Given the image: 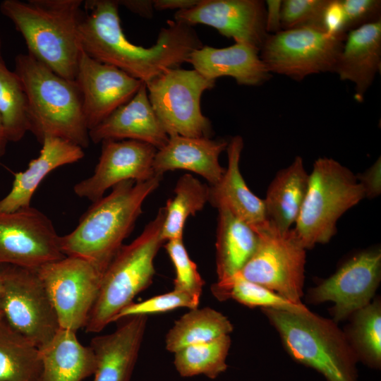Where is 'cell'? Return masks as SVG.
I'll use <instances>...</instances> for the list:
<instances>
[{"instance_id":"6da1fadb","label":"cell","mask_w":381,"mask_h":381,"mask_svg":"<svg viewBox=\"0 0 381 381\" xmlns=\"http://www.w3.org/2000/svg\"><path fill=\"white\" fill-rule=\"evenodd\" d=\"M117 0H88L78 29L82 51L92 59L115 66L145 84L187 62L202 47L195 30L175 20L167 21L156 43L138 46L126 37L121 25Z\"/></svg>"},{"instance_id":"7a4b0ae2","label":"cell","mask_w":381,"mask_h":381,"mask_svg":"<svg viewBox=\"0 0 381 381\" xmlns=\"http://www.w3.org/2000/svg\"><path fill=\"white\" fill-rule=\"evenodd\" d=\"M163 176L149 180L125 181L94 202L69 234L60 236L65 256L83 259L103 274L131 233L145 200L159 186Z\"/></svg>"},{"instance_id":"3957f363","label":"cell","mask_w":381,"mask_h":381,"mask_svg":"<svg viewBox=\"0 0 381 381\" xmlns=\"http://www.w3.org/2000/svg\"><path fill=\"white\" fill-rule=\"evenodd\" d=\"M82 0H4L1 13L23 36L28 54L58 75L75 80L80 48Z\"/></svg>"},{"instance_id":"277c9868","label":"cell","mask_w":381,"mask_h":381,"mask_svg":"<svg viewBox=\"0 0 381 381\" xmlns=\"http://www.w3.org/2000/svg\"><path fill=\"white\" fill-rule=\"evenodd\" d=\"M13 71L25 89L30 131L37 139L41 143L44 137L54 136L87 147L89 130L76 82L58 75L28 53L16 56Z\"/></svg>"},{"instance_id":"5b68a950","label":"cell","mask_w":381,"mask_h":381,"mask_svg":"<svg viewBox=\"0 0 381 381\" xmlns=\"http://www.w3.org/2000/svg\"><path fill=\"white\" fill-rule=\"evenodd\" d=\"M262 310L296 361L315 369L327 381H357L358 357L337 322L309 309Z\"/></svg>"},{"instance_id":"8992f818","label":"cell","mask_w":381,"mask_h":381,"mask_svg":"<svg viewBox=\"0 0 381 381\" xmlns=\"http://www.w3.org/2000/svg\"><path fill=\"white\" fill-rule=\"evenodd\" d=\"M164 217V207H160L142 233L115 254L102 275L97 298L85 327L86 332L103 330L152 284L155 274L154 260L164 243L161 237Z\"/></svg>"},{"instance_id":"52a82bcc","label":"cell","mask_w":381,"mask_h":381,"mask_svg":"<svg viewBox=\"0 0 381 381\" xmlns=\"http://www.w3.org/2000/svg\"><path fill=\"white\" fill-rule=\"evenodd\" d=\"M365 198L356 176L334 159L320 157L309 174L308 185L292 229L307 250L329 242L339 219Z\"/></svg>"},{"instance_id":"ba28073f","label":"cell","mask_w":381,"mask_h":381,"mask_svg":"<svg viewBox=\"0 0 381 381\" xmlns=\"http://www.w3.org/2000/svg\"><path fill=\"white\" fill-rule=\"evenodd\" d=\"M215 82L194 69L176 68L145 84L151 106L169 137L211 138V122L202 113L200 100Z\"/></svg>"},{"instance_id":"9c48e42d","label":"cell","mask_w":381,"mask_h":381,"mask_svg":"<svg viewBox=\"0 0 381 381\" xmlns=\"http://www.w3.org/2000/svg\"><path fill=\"white\" fill-rule=\"evenodd\" d=\"M255 231L256 249L238 274L295 304H303L306 249L292 229L282 232L267 222Z\"/></svg>"},{"instance_id":"30bf717a","label":"cell","mask_w":381,"mask_h":381,"mask_svg":"<svg viewBox=\"0 0 381 381\" xmlns=\"http://www.w3.org/2000/svg\"><path fill=\"white\" fill-rule=\"evenodd\" d=\"M345 39L319 27L302 26L268 35L259 54L271 74L300 81L312 74L334 73Z\"/></svg>"},{"instance_id":"8fae6325","label":"cell","mask_w":381,"mask_h":381,"mask_svg":"<svg viewBox=\"0 0 381 381\" xmlns=\"http://www.w3.org/2000/svg\"><path fill=\"white\" fill-rule=\"evenodd\" d=\"M4 319L38 349L61 328L49 296L36 270L0 265Z\"/></svg>"},{"instance_id":"7c38bea8","label":"cell","mask_w":381,"mask_h":381,"mask_svg":"<svg viewBox=\"0 0 381 381\" xmlns=\"http://www.w3.org/2000/svg\"><path fill=\"white\" fill-rule=\"evenodd\" d=\"M36 272L49 296L61 328L76 332L85 327L103 273L83 259L67 256L42 265Z\"/></svg>"},{"instance_id":"4fadbf2b","label":"cell","mask_w":381,"mask_h":381,"mask_svg":"<svg viewBox=\"0 0 381 381\" xmlns=\"http://www.w3.org/2000/svg\"><path fill=\"white\" fill-rule=\"evenodd\" d=\"M66 256L51 219L32 206L0 210V265L36 270Z\"/></svg>"},{"instance_id":"5bb4252c","label":"cell","mask_w":381,"mask_h":381,"mask_svg":"<svg viewBox=\"0 0 381 381\" xmlns=\"http://www.w3.org/2000/svg\"><path fill=\"white\" fill-rule=\"evenodd\" d=\"M380 279V248L368 249L352 256L310 289L308 299L313 303H334L332 320L337 323L371 302Z\"/></svg>"},{"instance_id":"9a60e30c","label":"cell","mask_w":381,"mask_h":381,"mask_svg":"<svg viewBox=\"0 0 381 381\" xmlns=\"http://www.w3.org/2000/svg\"><path fill=\"white\" fill-rule=\"evenodd\" d=\"M102 144L94 173L73 187L78 197L94 202L123 181L142 182L155 175L153 161L157 150L152 145L132 140H108Z\"/></svg>"},{"instance_id":"2e32d148","label":"cell","mask_w":381,"mask_h":381,"mask_svg":"<svg viewBox=\"0 0 381 381\" xmlns=\"http://www.w3.org/2000/svg\"><path fill=\"white\" fill-rule=\"evenodd\" d=\"M266 7L260 0H200L195 6L176 11L174 20L189 26L202 24L216 29L236 43L260 50L269 35Z\"/></svg>"},{"instance_id":"e0dca14e","label":"cell","mask_w":381,"mask_h":381,"mask_svg":"<svg viewBox=\"0 0 381 381\" xmlns=\"http://www.w3.org/2000/svg\"><path fill=\"white\" fill-rule=\"evenodd\" d=\"M75 81L82 95L89 131L128 102L143 83L115 66L92 59L83 51Z\"/></svg>"},{"instance_id":"ac0fdd59","label":"cell","mask_w":381,"mask_h":381,"mask_svg":"<svg viewBox=\"0 0 381 381\" xmlns=\"http://www.w3.org/2000/svg\"><path fill=\"white\" fill-rule=\"evenodd\" d=\"M123 321L113 332L94 337L90 343L96 357L92 381H130L145 334L147 316Z\"/></svg>"},{"instance_id":"d6986e66","label":"cell","mask_w":381,"mask_h":381,"mask_svg":"<svg viewBox=\"0 0 381 381\" xmlns=\"http://www.w3.org/2000/svg\"><path fill=\"white\" fill-rule=\"evenodd\" d=\"M95 143L104 140H132L162 148L169 140L148 98L147 87L142 84L135 95L99 124L89 131Z\"/></svg>"},{"instance_id":"ffe728a7","label":"cell","mask_w":381,"mask_h":381,"mask_svg":"<svg viewBox=\"0 0 381 381\" xmlns=\"http://www.w3.org/2000/svg\"><path fill=\"white\" fill-rule=\"evenodd\" d=\"M227 145L224 140L169 136L166 145L157 150L154 173L163 176L168 171L186 170L201 176L210 186L214 185L224 174L225 168L219 164V158Z\"/></svg>"},{"instance_id":"44dd1931","label":"cell","mask_w":381,"mask_h":381,"mask_svg":"<svg viewBox=\"0 0 381 381\" xmlns=\"http://www.w3.org/2000/svg\"><path fill=\"white\" fill-rule=\"evenodd\" d=\"M259 52L243 43L224 48L202 46L190 54L187 62L209 80L227 76L241 85L258 86L272 76Z\"/></svg>"},{"instance_id":"7402d4cb","label":"cell","mask_w":381,"mask_h":381,"mask_svg":"<svg viewBox=\"0 0 381 381\" xmlns=\"http://www.w3.org/2000/svg\"><path fill=\"white\" fill-rule=\"evenodd\" d=\"M381 70V20L347 32L334 73L354 85L361 102Z\"/></svg>"},{"instance_id":"603a6c76","label":"cell","mask_w":381,"mask_h":381,"mask_svg":"<svg viewBox=\"0 0 381 381\" xmlns=\"http://www.w3.org/2000/svg\"><path fill=\"white\" fill-rule=\"evenodd\" d=\"M41 143L39 156L30 161L25 170L13 174L11 189L0 200L1 211L13 212L31 206L35 190L49 173L85 156L83 148L60 138L45 136Z\"/></svg>"},{"instance_id":"cb8c5ba5","label":"cell","mask_w":381,"mask_h":381,"mask_svg":"<svg viewBox=\"0 0 381 381\" xmlns=\"http://www.w3.org/2000/svg\"><path fill=\"white\" fill-rule=\"evenodd\" d=\"M243 148L240 135L228 142V165L222 179L209 186L208 202L217 209L226 208L255 230L267 220L263 200L250 190L241 175L239 163Z\"/></svg>"},{"instance_id":"d4e9b609","label":"cell","mask_w":381,"mask_h":381,"mask_svg":"<svg viewBox=\"0 0 381 381\" xmlns=\"http://www.w3.org/2000/svg\"><path fill=\"white\" fill-rule=\"evenodd\" d=\"M39 350L42 365L40 381H82L95 371L92 349L83 346L75 332L60 328Z\"/></svg>"},{"instance_id":"484cf974","label":"cell","mask_w":381,"mask_h":381,"mask_svg":"<svg viewBox=\"0 0 381 381\" xmlns=\"http://www.w3.org/2000/svg\"><path fill=\"white\" fill-rule=\"evenodd\" d=\"M309 174L297 156L279 170L270 183L263 200L267 222L278 231L291 229L300 214L307 192Z\"/></svg>"},{"instance_id":"4316f807","label":"cell","mask_w":381,"mask_h":381,"mask_svg":"<svg viewBox=\"0 0 381 381\" xmlns=\"http://www.w3.org/2000/svg\"><path fill=\"white\" fill-rule=\"evenodd\" d=\"M217 210L216 270L217 282H222L241 271L256 249L258 236L226 208Z\"/></svg>"},{"instance_id":"83f0119b","label":"cell","mask_w":381,"mask_h":381,"mask_svg":"<svg viewBox=\"0 0 381 381\" xmlns=\"http://www.w3.org/2000/svg\"><path fill=\"white\" fill-rule=\"evenodd\" d=\"M39 349L4 319L0 321V381H40Z\"/></svg>"},{"instance_id":"f1b7e54d","label":"cell","mask_w":381,"mask_h":381,"mask_svg":"<svg viewBox=\"0 0 381 381\" xmlns=\"http://www.w3.org/2000/svg\"><path fill=\"white\" fill-rule=\"evenodd\" d=\"M233 329L227 317L213 308L190 309L177 320L167 332L166 349L174 353L188 346L229 334Z\"/></svg>"},{"instance_id":"f546056e","label":"cell","mask_w":381,"mask_h":381,"mask_svg":"<svg viewBox=\"0 0 381 381\" xmlns=\"http://www.w3.org/2000/svg\"><path fill=\"white\" fill-rule=\"evenodd\" d=\"M174 197L167 201L161 237L166 242L183 238L188 217L202 210L209 199V186L190 174L182 175L174 189Z\"/></svg>"},{"instance_id":"4dcf8cb0","label":"cell","mask_w":381,"mask_h":381,"mask_svg":"<svg viewBox=\"0 0 381 381\" xmlns=\"http://www.w3.org/2000/svg\"><path fill=\"white\" fill-rule=\"evenodd\" d=\"M231 343L227 334L185 347L174 353V366L183 377L204 375L215 379L228 368L226 361Z\"/></svg>"},{"instance_id":"1f68e13d","label":"cell","mask_w":381,"mask_h":381,"mask_svg":"<svg viewBox=\"0 0 381 381\" xmlns=\"http://www.w3.org/2000/svg\"><path fill=\"white\" fill-rule=\"evenodd\" d=\"M346 332L347 339L358 361L368 366L380 369L381 366V303L371 301L356 311Z\"/></svg>"},{"instance_id":"d6a6232c","label":"cell","mask_w":381,"mask_h":381,"mask_svg":"<svg viewBox=\"0 0 381 381\" xmlns=\"http://www.w3.org/2000/svg\"><path fill=\"white\" fill-rule=\"evenodd\" d=\"M0 114L8 141L20 140L30 131L28 97L22 83L0 55Z\"/></svg>"},{"instance_id":"836d02e7","label":"cell","mask_w":381,"mask_h":381,"mask_svg":"<svg viewBox=\"0 0 381 381\" xmlns=\"http://www.w3.org/2000/svg\"><path fill=\"white\" fill-rule=\"evenodd\" d=\"M211 291L219 301L233 299L250 308L261 307L262 309L291 312L308 310L304 304H295L272 290L244 279L238 274L225 282H217L212 286Z\"/></svg>"},{"instance_id":"e575fe53","label":"cell","mask_w":381,"mask_h":381,"mask_svg":"<svg viewBox=\"0 0 381 381\" xmlns=\"http://www.w3.org/2000/svg\"><path fill=\"white\" fill-rule=\"evenodd\" d=\"M164 248L174 266V289L186 293L200 300L205 281L196 264L190 258L183 238L166 241Z\"/></svg>"},{"instance_id":"d590c367","label":"cell","mask_w":381,"mask_h":381,"mask_svg":"<svg viewBox=\"0 0 381 381\" xmlns=\"http://www.w3.org/2000/svg\"><path fill=\"white\" fill-rule=\"evenodd\" d=\"M199 302L200 300L186 293L173 289L142 302L132 303L122 309L114 317L113 322L131 316H147L150 314L164 313L179 308L194 309L198 307Z\"/></svg>"},{"instance_id":"8d00e7d4","label":"cell","mask_w":381,"mask_h":381,"mask_svg":"<svg viewBox=\"0 0 381 381\" xmlns=\"http://www.w3.org/2000/svg\"><path fill=\"white\" fill-rule=\"evenodd\" d=\"M328 1L329 0L282 1L281 9L282 30L306 25H313L322 28V17Z\"/></svg>"},{"instance_id":"74e56055","label":"cell","mask_w":381,"mask_h":381,"mask_svg":"<svg viewBox=\"0 0 381 381\" xmlns=\"http://www.w3.org/2000/svg\"><path fill=\"white\" fill-rule=\"evenodd\" d=\"M346 17V32L381 20L380 0H341Z\"/></svg>"},{"instance_id":"f35d334b","label":"cell","mask_w":381,"mask_h":381,"mask_svg":"<svg viewBox=\"0 0 381 381\" xmlns=\"http://www.w3.org/2000/svg\"><path fill=\"white\" fill-rule=\"evenodd\" d=\"M321 26L330 35L346 38V17L341 0H329L322 14Z\"/></svg>"},{"instance_id":"ab89813d","label":"cell","mask_w":381,"mask_h":381,"mask_svg":"<svg viewBox=\"0 0 381 381\" xmlns=\"http://www.w3.org/2000/svg\"><path fill=\"white\" fill-rule=\"evenodd\" d=\"M362 186L365 197L372 199L381 193V159L380 157L365 171L356 175Z\"/></svg>"},{"instance_id":"60d3db41","label":"cell","mask_w":381,"mask_h":381,"mask_svg":"<svg viewBox=\"0 0 381 381\" xmlns=\"http://www.w3.org/2000/svg\"><path fill=\"white\" fill-rule=\"evenodd\" d=\"M266 7V30L269 35L277 33L282 30L281 9L282 0H267Z\"/></svg>"},{"instance_id":"b9f144b4","label":"cell","mask_w":381,"mask_h":381,"mask_svg":"<svg viewBox=\"0 0 381 381\" xmlns=\"http://www.w3.org/2000/svg\"><path fill=\"white\" fill-rule=\"evenodd\" d=\"M119 5L123 6L132 13L146 18L153 15V0H117Z\"/></svg>"},{"instance_id":"7bdbcfd3","label":"cell","mask_w":381,"mask_h":381,"mask_svg":"<svg viewBox=\"0 0 381 381\" xmlns=\"http://www.w3.org/2000/svg\"><path fill=\"white\" fill-rule=\"evenodd\" d=\"M200 0H153L154 9L157 11L177 10L181 11L192 8L199 3Z\"/></svg>"},{"instance_id":"ee69618b","label":"cell","mask_w":381,"mask_h":381,"mask_svg":"<svg viewBox=\"0 0 381 381\" xmlns=\"http://www.w3.org/2000/svg\"><path fill=\"white\" fill-rule=\"evenodd\" d=\"M8 142L4 121L0 114V157L5 154Z\"/></svg>"},{"instance_id":"f6af8a7d","label":"cell","mask_w":381,"mask_h":381,"mask_svg":"<svg viewBox=\"0 0 381 381\" xmlns=\"http://www.w3.org/2000/svg\"><path fill=\"white\" fill-rule=\"evenodd\" d=\"M1 282L0 279V321L4 319L3 312L1 308Z\"/></svg>"},{"instance_id":"bcb514c9","label":"cell","mask_w":381,"mask_h":381,"mask_svg":"<svg viewBox=\"0 0 381 381\" xmlns=\"http://www.w3.org/2000/svg\"><path fill=\"white\" fill-rule=\"evenodd\" d=\"M1 40L0 37V55H1Z\"/></svg>"}]
</instances>
